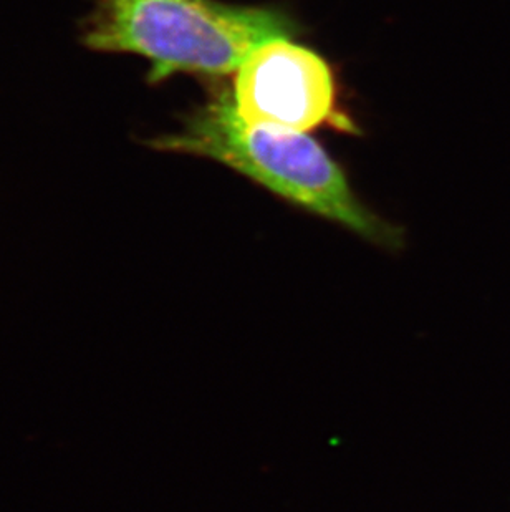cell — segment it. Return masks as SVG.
<instances>
[{"mask_svg":"<svg viewBox=\"0 0 510 512\" xmlns=\"http://www.w3.org/2000/svg\"><path fill=\"white\" fill-rule=\"evenodd\" d=\"M151 148L217 161L305 213L347 229L371 246L401 252L405 229L371 211L342 166L302 131L252 125L237 112L232 92L214 85L206 102L178 130L156 136Z\"/></svg>","mask_w":510,"mask_h":512,"instance_id":"obj_1","label":"cell"},{"mask_svg":"<svg viewBox=\"0 0 510 512\" xmlns=\"http://www.w3.org/2000/svg\"><path fill=\"white\" fill-rule=\"evenodd\" d=\"M299 34L279 7L221 0H93L80 24L88 50L146 60L150 85L174 75L226 77L265 42Z\"/></svg>","mask_w":510,"mask_h":512,"instance_id":"obj_2","label":"cell"},{"mask_svg":"<svg viewBox=\"0 0 510 512\" xmlns=\"http://www.w3.org/2000/svg\"><path fill=\"white\" fill-rule=\"evenodd\" d=\"M236 73L232 97L239 115L252 125L360 133L340 103L332 65L294 39L265 42Z\"/></svg>","mask_w":510,"mask_h":512,"instance_id":"obj_3","label":"cell"}]
</instances>
